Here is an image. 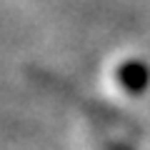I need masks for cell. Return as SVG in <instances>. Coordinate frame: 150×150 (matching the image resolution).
Segmentation results:
<instances>
[{
  "label": "cell",
  "instance_id": "6da1fadb",
  "mask_svg": "<svg viewBox=\"0 0 150 150\" xmlns=\"http://www.w3.org/2000/svg\"><path fill=\"white\" fill-rule=\"evenodd\" d=\"M118 83L130 93V95H140L150 83V70L143 60H128L118 68Z\"/></svg>",
  "mask_w": 150,
  "mask_h": 150
}]
</instances>
